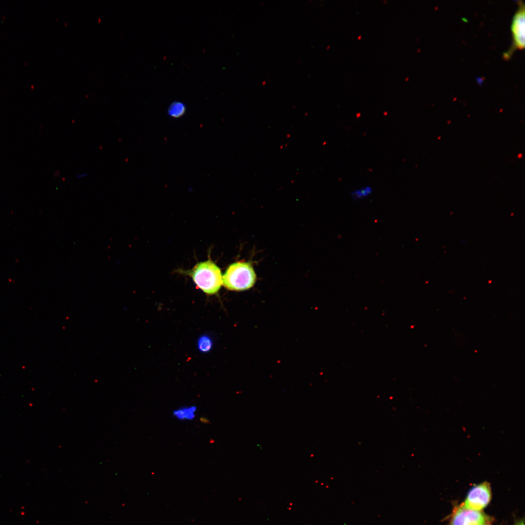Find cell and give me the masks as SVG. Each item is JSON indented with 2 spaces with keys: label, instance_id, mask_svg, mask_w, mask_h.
I'll return each mask as SVG.
<instances>
[{
  "label": "cell",
  "instance_id": "6da1fadb",
  "mask_svg": "<svg viewBox=\"0 0 525 525\" xmlns=\"http://www.w3.org/2000/svg\"><path fill=\"white\" fill-rule=\"evenodd\" d=\"M190 276L196 286L208 295H214L223 284L220 268L210 259L196 264L191 270L182 271Z\"/></svg>",
  "mask_w": 525,
  "mask_h": 525
},
{
  "label": "cell",
  "instance_id": "7a4b0ae2",
  "mask_svg": "<svg viewBox=\"0 0 525 525\" xmlns=\"http://www.w3.org/2000/svg\"><path fill=\"white\" fill-rule=\"evenodd\" d=\"M223 285L227 289L241 291L250 289L256 281V274L252 264L239 261L230 264L222 276Z\"/></svg>",
  "mask_w": 525,
  "mask_h": 525
},
{
  "label": "cell",
  "instance_id": "3957f363",
  "mask_svg": "<svg viewBox=\"0 0 525 525\" xmlns=\"http://www.w3.org/2000/svg\"><path fill=\"white\" fill-rule=\"evenodd\" d=\"M491 496L490 484L484 482L471 489L462 505L468 509L481 511L488 505Z\"/></svg>",
  "mask_w": 525,
  "mask_h": 525
},
{
  "label": "cell",
  "instance_id": "277c9868",
  "mask_svg": "<svg viewBox=\"0 0 525 525\" xmlns=\"http://www.w3.org/2000/svg\"><path fill=\"white\" fill-rule=\"evenodd\" d=\"M487 518L481 511L467 508L462 505L454 510L449 525H485Z\"/></svg>",
  "mask_w": 525,
  "mask_h": 525
},
{
  "label": "cell",
  "instance_id": "5b68a950",
  "mask_svg": "<svg viewBox=\"0 0 525 525\" xmlns=\"http://www.w3.org/2000/svg\"><path fill=\"white\" fill-rule=\"evenodd\" d=\"M525 27V6L523 2L519 1V8L513 17L511 27L514 48L519 50L524 48Z\"/></svg>",
  "mask_w": 525,
  "mask_h": 525
},
{
  "label": "cell",
  "instance_id": "8992f818",
  "mask_svg": "<svg viewBox=\"0 0 525 525\" xmlns=\"http://www.w3.org/2000/svg\"><path fill=\"white\" fill-rule=\"evenodd\" d=\"M195 405L182 406L173 411V416L180 420H191L194 419L197 411Z\"/></svg>",
  "mask_w": 525,
  "mask_h": 525
},
{
  "label": "cell",
  "instance_id": "52a82bcc",
  "mask_svg": "<svg viewBox=\"0 0 525 525\" xmlns=\"http://www.w3.org/2000/svg\"><path fill=\"white\" fill-rule=\"evenodd\" d=\"M373 188L370 185H365L352 191L350 193L351 198L354 201H359L370 196L373 193Z\"/></svg>",
  "mask_w": 525,
  "mask_h": 525
},
{
  "label": "cell",
  "instance_id": "ba28073f",
  "mask_svg": "<svg viewBox=\"0 0 525 525\" xmlns=\"http://www.w3.org/2000/svg\"><path fill=\"white\" fill-rule=\"evenodd\" d=\"M186 107L184 104L180 102L175 101L172 103L168 109L169 115L174 118L182 116L185 113Z\"/></svg>",
  "mask_w": 525,
  "mask_h": 525
},
{
  "label": "cell",
  "instance_id": "9c48e42d",
  "mask_svg": "<svg viewBox=\"0 0 525 525\" xmlns=\"http://www.w3.org/2000/svg\"><path fill=\"white\" fill-rule=\"evenodd\" d=\"M198 347L199 350L203 352L209 351L212 347L211 339L208 336L201 337L198 341Z\"/></svg>",
  "mask_w": 525,
  "mask_h": 525
},
{
  "label": "cell",
  "instance_id": "30bf717a",
  "mask_svg": "<svg viewBox=\"0 0 525 525\" xmlns=\"http://www.w3.org/2000/svg\"><path fill=\"white\" fill-rule=\"evenodd\" d=\"M515 525H525L524 522V521H520L518 522Z\"/></svg>",
  "mask_w": 525,
  "mask_h": 525
}]
</instances>
